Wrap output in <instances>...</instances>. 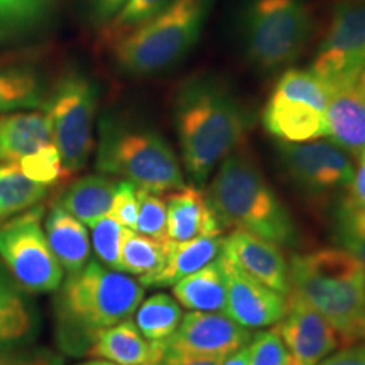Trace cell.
I'll return each mask as SVG.
<instances>
[{
	"instance_id": "cell-38",
	"label": "cell",
	"mask_w": 365,
	"mask_h": 365,
	"mask_svg": "<svg viewBox=\"0 0 365 365\" xmlns=\"http://www.w3.org/2000/svg\"><path fill=\"white\" fill-rule=\"evenodd\" d=\"M139 202H137V186L130 181H120L117 185L110 215L124 228L135 230Z\"/></svg>"
},
{
	"instance_id": "cell-48",
	"label": "cell",
	"mask_w": 365,
	"mask_h": 365,
	"mask_svg": "<svg viewBox=\"0 0 365 365\" xmlns=\"http://www.w3.org/2000/svg\"><path fill=\"white\" fill-rule=\"evenodd\" d=\"M362 161H364V164H362V166L365 168V149H364V153H362Z\"/></svg>"
},
{
	"instance_id": "cell-41",
	"label": "cell",
	"mask_w": 365,
	"mask_h": 365,
	"mask_svg": "<svg viewBox=\"0 0 365 365\" xmlns=\"http://www.w3.org/2000/svg\"><path fill=\"white\" fill-rule=\"evenodd\" d=\"M318 365H365V350L362 345H346L339 352L328 355Z\"/></svg>"
},
{
	"instance_id": "cell-27",
	"label": "cell",
	"mask_w": 365,
	"mask_h": 365,
	"mask_svg": "<svg viewBox=\"0 0 365 365\" xmlns=\"http://www.w3.org/2000/svg\"><path fill=\"white\" fill-rule=\"evenodd\" d=\"M49 188L27 178L19 164H0V223L39 205Z\"/></svg>"
},
{
	"instance_id": "cell-20",
	"label": "cell",
	"mask_w": 365,
	"mask_h": 365,
	"mask_svg": "<svg viewBox=\"0 0 365 365\" xmlns=\"http://www.w3.org/2000/svg\"><path fill=\"white\" fill-rule=\"evenodd\" d=\"M88 355L115 365H154L163 359V344L144 339L129 318L100 333Z\"/></svg>"
},
{
	"instance_id": "cell-14",
	"label": "cell",
	"mask_w": 365,
	"mask_h": 365,
	"mask_svg": "<svg viewBox=\"0 0 365 365\" xmlns=\"http://www.w3.org/2000/svg\"><path fill=\"white\" fill-rule=\"evenodd\" d=\"M276 330L284 344L287 365H318L341 344L339 331L322 314L289 299Z\"/></svg>"
},
{
	"instance_id": "cell-34",
	"label": "cell",
	"mask_w": 365,
	"mask_h": 365,
	"mask_svg": "<svg viewBox=\"0 0 365 365\" xmlns=\"http://www.w3.org/2000/svg\"><path fill=\"white\" fill-rule=\"evenodd\" d=\"M49 0H0V36L38 24Z\"/></svg>"
},
{
	"instance_id": "cell-12",
	"label": "cell",
	"mask_w": 365,
	"mask_h": 365,
	"mask_svg": "<svg viewBox=\"0 0 365 365\" xmlns=\"http://www.w3.org/2000/svg\"><path fill=\"white\" fill-rule=\"evenodd\" d=\"M250 339L252 333L225 313L191 312L181 318L170 339L163 341V359L227 357L247 345Z\"/></svg>"
},
{
	"instance_id": "cell-17",
	"label": "cell",
	"mask_w": 365,
	"mask_h": 365,
	"mask_svg": "<svg viewBox=\"0 0 365 365\" xmlns=\"http://www.w3.org/2000/svg\"><path fill=\"white\" fill-rule=\"evenodd\" d=\"M168 237L175 244L198 237H220L223 225L210 203L208 195L198 188H185L168 196Z\"/></svg>"
},
{
	"instance_id": "cell-21",
	"label": "cell",
	"mask_w": 365,
	"mask_h": 365,
	"mask_svg": "<svg viewBox=\"0 0 365 365\" xmlns=\"http://www.w3.org/2000/svg\"><path fill=\"white\" fill-rule=\"evenodd\" d=\"M54 144L46 113H0V163L17 164Z\"/></svg>"
},
{
	"instance_id": "cell-43",
	"label": "cell",
	"mask_w": 365,
	"mask_h": 365,
	"mask_svg": "<svg viewBox=\"0 0 365 365\" xmlns=\"http://www.w3.org/2000/svg\"><path fill=\"white\" fill-rule=\"evenodd\" d=\"M225 357H166L154 365H220Z\"/></svg>"
},
{
	"instance_id": "cell-2",
	"label": "cell",
	"mask_w": 365,
	"mask_h": 365,
	"mask_svg": "<svg viewBox=\"0 0 365 365\" xmlns=\"http://www.w3.org/2000/svg\"><path fill=\"white\" fill-rule=\"evenodd\" d=\"M54 301L56 341L68 355H88L97 336L129 319L143 303L144 286L129 274L90 261L68 274Z\"/></svg>"
},
{
	"instance_id": "cell-23",
	"label": "cell",
	"mask_w": 365,
	"mask_h": 365,
	"mask_svg": "<svg viewBox=\"0 0 365 365\" xmlns=\"http://www.w3.org/2000/svg\"><path fill=\"white\" fill-rule=\"evenodd\" d=\"M118 182L103 175H88L73 181L59 198V207L85 225H95L110 215Z\"/></svg>"
},
{
	"instance_id": "cell-29",
	"label": "cell",
	"mask_w": 365,
	"mask_h": 365,
	"mask_svg": "<svg viewBox=\"0 0 365 365\" xmlns=\"http://www.w3.org/2000/svg\"><path fill=\"white\" fill-rule=\"evenodd\" d=\"M182 318L181 304L170 294H153L135 309V327L144 339L163 344L178 330Z\"/></svg>"
},
{
	"instance_id": "cell-45",
	"label": "cell",
	"mask_w": 365,
	"mask_h": 365,
	"mask_svg": "<svg viewBox=\"0 0 365 365\" xmlns=\"http://www.w3.org/2000/svg\"><path fill=\"white\" fill-rule=\"evenodd\" d=\"M357 88L360 90V93H362L364 97H365V70L360 73V76H359V80H357Z\"/></svg>"
},
{
	"instance_id": "cell-44",
	"label": "cell",
	"mask_w": 365,
	"mask_h": 365,
	"mask_svg": "<svg viewBox=\"0 0 365 365\" xmlns=\"http://www.w3.org/2000/svg\"><path fill=\"white\" fill-rule=\"evenodd\" d=\"M220 365H249V346H242L237 352L227 355Z\"/></svg>"
},
{
	"instance_id": "cell-25",
	"label": "cell",
	"mask_w": 365,
	"mask_h": 365,
	"mask_svg": "<svg viewBox=\"0 0 365 365\" xmlns=\"http://www.w3.org/2000/svg\"><path fill=\"white\" fill-rule=\"evenodd\" d=\"M222 249V237H198V239L180 242V244L173 242L164 267L145 286H175L182 277L190 276V274L208 266L210 262L217 261Z\"/></svg>"
},
{
	"instance_id": "cell-13",
	"label": "cell",
	"mask_w": 365,
	"mask_h": 365,
	"mask_svg": "<svg viewBox=\"0 0 365 365\" xmlns=\"http://www.w3.org/2000/svg\"><path fill=\"white\" fill-rule=\"evenodd\" d=\"M220 264L227 279V317L247 330L279 323L287 312V296L271 289L237 266L225 254Z\"/></svg>"
},
{
	"instance_id": "cell-47",
	"label": "cell",
	"mask_w": 365,
	"mask_h": 365,
	"mask_svg": "<svg viewBox=\"0 0 365 365\" xmlns=\"http://www.w3.org/2000/svg\"><path fill=\"white\" fill-rule=\"evenodd\" d=\"M95 365H115V364H110V362H105V360H98V362H95Z\"/></svg>"
},
{
	"instance_id": "cell-28",
	"label": "cell",
	"mask_w": 365,
	"mask_h": 365,
	"mask_svg": "<svg viewBox=\"0 0 365 365\" xmlns=\"http://www.w3.org/2000/svg\"><path fill=\"white\" fill-rule=\"evenodd\" d=\"M44 102L38 73L27 66H0V113L43 108Z\"/></svg>"
},
{
	"instance_id": "cell-32",
	"label": "cell",
	"mask_w": 365,
	"mask_h": 365,
	"mask_svg": "<svg viewBox=\"0 0 365 365\" xmlns=\"http://www.w3.org/2000/svg\"><path fill=\"white\" fill-rule=\"evenodd\" d=\"M173 2L175 0H127L120 12L107 24L105 39L113 44L115 41L124 38L125 34H129L130 31L156 17Z\"/></svg>"
},
{
	"instance_id": "cell-5",
	"label": "cell",
	"mask_w": 365,
	"mask_h": 365,
	"mask_svg": "<svg viewBox=\"0 0 365 365\" xmlns=\"http://www.w3.org/2000/svg\"><path fill=\"white\" fill-rule=\"evenodd\" d=\"M97 170L156 195L185 188L180 159L170 143L158 130L120 117L100 122Z\"/></svg>"
},
{
	"instance_id": "cell-35",
	"label": "cell",
	"mask_w": 365,
	"mask_h": 365,
	"mask_svg": "<svg viewBox=\"0 0 365 365\" xmlns=\"http://www.w3.org/2000/svg\"><path fill=\"white\" fill-rule=\"evenodd\" d=\"M124 227L112 215L103 217L95 225H91V245L95 254L103 266L118 271L120 266V244Z\"/></svg>"
},
{
	"instance_id": "cell-22",
	"label": "cell",
	"mask_w": 365,
	"mask_h": 365,
	"mask_svg": "<svg viewBox=\"0 0 365 365\" xmlns=\"http://www.w3.org/2000/svg\"><path fill=\"white\" fill-rule=\"evenodd\" d=\"M46 240L63 271L75 274L90 262V239L83 223L59 205L46 217Z\"/></svg>"
},
{
	"instance_id": "cell-11",
	"label": "cell",
	"mask_w": 365,
	"mask_h": 365,
	"mask_svg": "<svg viewBox=\"0 0 365 365\" xmlns=\"http://www.w3.org/2000/svg\"><path fill=\"white\" fill-rule=\"evenodd\" d=\"M279 161L298 188L322 196L346 188L355 176L354 164L331 143H279Z\"/></svg>"
},
{
	"instance_id": "cell-10",
	"label": "cell",
	"mask_w": 365,
	"mask_h": 365,
	"mask_svg": "<svg viewBox=\"0 0 365 365\" xmlns=\"http://www.w3.org/2000/svg\"><path fill=\"white\" fill-rule=\"evenodd\" d=\"M365 70V0H341L318 46L312 71L335 91Z\"/></svg>"
},
{
	"instance_id": "cell-31",
	"label": "cell",
	"mask_w": 365,
	"mask_h": 365,
	"mask_svg": "<svg viewBox=\"0 0 365 365\" xmlns=\"http://www.w3.org/2000/svg\"><path fill=\"white\" fill-rule=\"evenodd\" d=\"M335 235L341 249L352 254L365 269V208L341 200L335 213Z\"/></svg>"
},
{
	"instance_id": "cell-19",
	"label": "cell",
	"mask_w": 365,
	"mask_h": 365,
	"mask_svg": "<svg viewBox=\"0 0 365 365\" xmlns=\"http://www.w3.org/2000/svg\"><path fill=\"white\" fill-rule=\"evenodd\" d=\"M327 135L331 144L352 156L365 149V97L357 85L333 91L325 112Z\"/></svg>"
},
{
	"instance_id": "cell-7",
	"label": "cell",
	"mask_w": 365,
	"mask_h": 365,
	"mask_svg": "<svg viewBox=\"0 0 365 365\" xmlns=\"http://www.w3.org/2000/svg\"><path fill=\"white\" fill-rule=\"evenodd\" d=\"M312 27L307 0H247L242 17L244 49L259 70H281L299 58Z\"/></svg>"
},
{
	"instance_id": "cell-16",
	"label": "cell",
	"mask_w": 365,
	"mask_h": 365,
	"mask_svg": "<svg viewBox=\"0 0 365 365\" xmlns=\"http://www.w3.org/2000/svg\"><path fill=\"white\" fill-rule=\"evenodd\" d=\"M39 325L38 307L31 293L17 284L0 261V352L33 345Z\"/></svg>"
},
{
	"instance_id": "cell-30",
	"label": "cell",
	"mask_w": 365,
	"mask_h": 365,
	"mask_svg": "<svg viewBox=\"0 0 365 365\" xmlns=\"http://www.w3.org/2000/svg\"><path fill=\"white\" fill-rule=\"evenodd\" d=\"M276 93L282 97L301 102L309 107L317 108V110L327 112L328 103L333 95V90L314 73L303 71V70H287L284 75L277 81Z\"/></svg>"
},
{
	"instance_id": "cell-3",
	"label": "cell",
	"mask_w": 365,
	"mask_h": 365,
	"mask_svg": "<svg viewBox=\"0 0 365 365\" xmlns=\"http://www.w3.org/2000/svg\"><path fill=\"white\" fill-rule=\"evenodd\" d=\"M289 266L287 299L322 314L339 331L341 345L357 341L365 318V269L341 247L294 254Z\"/></svg>"
},
{
	"instance_id": "cell-1",
	"label": "cell",
	"mask_w": 365,
	"mask_h": 365,
	"mask_svg": "<svg viewBox=\"0 0 365 365\" xmlns=\"http://www.w3.org/2000/svg\"><path fill=\"white\" fill-rule=\"evenodd\" d=\"M175 122L186 171L203 185L242 143L247 115L235 93L210 75L191 76L176 91Z\"/></svg>"
},
{
	"instance_id": "cell-6",
	"label": "cell",
	"mask_w": 365,
	"mask_h": 365,
	"mask_svg": "<svg viewBox=\"0 0 365 365\" xmlns=\"http://www.w3.org/2000/svg\"><path fill=\"white\" fill-rule=\"evenodd\" d=\"M213 0H175L156 17L113 43L120 70L153 75L175 66L198 43Z\"/></svg>"
},
{
	"instance_id": "cell-46",
	"label": "cell",
	"mask_w": 365,
	"mask_h": 365,
	"mask_svg": "<svg viewBox=\"0 0 365 365\" xmlns=\"http://www.w3.org/2000/svg\"><path fill=\"white\" fill-rule=\"evenodd\" d=\"M357 340H365V318H364L362 325L359 327V331H357Z\"/></svg>"
},
{
	"instance_id": "cell-24",
	"label": "cell",
	"mask_w": 365,
	"mask_h": 365,
	"mask_svg": "<svg viewBox=\"0 0 365 365\" xmlns=\"http://www.w3.org/2000/svg\"><path fill=\"white\" fill-rule=\"evenodd\" d=\"M173 294L181 307L198 313L227 312V279L220 259L210 262L173 286Z\"/></svg>"
},
{
	"instance_id": "cell-49",
	"label": "cell",
	"mask_w": 365,
	"mask_h": 365,
	"mask_svg": "<svg viewBox=\"0 0 365 365\" xmlns=\"http://www.w3.org/2000/svg\"><path fill=\"white\" fill-rule=\"evenodd\" d=\"M80 365H95V362H85V364H80Z\"/></svg>"
},
{
	"instance_id": "cell-50",
	"label": "cell",
	"mask_w": 365,
	"mask_h": 365,
	"mask_svg": "<svg viewBox=\"0 0 365 365\" xmlns=\"http://www.w3.org/2000/svg\"><path fill=\"white\" fill-rule=\"evenodd\" d=\"M362 346H364V350H365V344H362Z\"/></svg>"
},
{
	"instance_id": "cell-33",
	"label": "cell",
	"mask_w": 365,
	"mask_h": 365,
	"mask_svg": "<svg viewBox=\"0 0 365 365\" xmlns=\"http://www.w3.org/2000/svg\"><path fill=\"white\" fill-rule=\"evenodd\" d=\"M137 213L135 232L158 242H171L168 237V212L166 203L156 193H150L143 188H137Z\"/></svg>"
},
{
	"instance_id": "cell-18",
	"label": "cell",
	"mask_w": 365,
	"mask_h": 365,
	"mask_svg": "<svg viewBox=\"0 0 365 365\" xmlns=\"http://www.w3.org/2000/svg\"><path fill=\"white\" fill-rule=\"evenodd\" d=\"M262 124L282 143H308L327 135L325 113L272 91L264 108Z\"/></svg>"
},
{
	"instance_id": "cell-26",
	"label": "cell",
	"mask_w": 365,
	"mask_h": 365,
	"mask_svg": "<svg viewBox=\"0 0 365 365\" xmlns=\"http://www.w3.org/2000/svg\"><path fill=\"white\" fill-rule=\"evenodd\" d=\"M171 244L173 242H158L124 228L118 271L137 277V281L145 286L164 267Z\"/></svg>"
},
{
	"instance_id": "cell-42",
	"label": "cell",
	"mask_w": 365,
	"mask_h": 365,
	"mask_svg": "<svg viewBox=\"0 0 365 365\" xmlns=\"http://www.w3.org/2000/svg\"><path fill=\"white\" fill-rule=\"evenodd\" d=\"M349 191H346L345 200H349L350 203L357 205V207L365 208V168L362 166L355 173L352 182H350Z\"/></svg>"
},
{
	"instance_id": "cell-9",
	"label": "cell",
	"mask_w": 365,
	"mask_h": 365,
	"mask_svg": "<svg viewBox=\"0 0 365 365\" xmlns=\"http://www.w3.org/2000/svg\"><path fill=\"white\" fill-rule=\"evenodd\" d=\"M43 215L44 207L36 205L0 223V261L31 294L56 291L65 272L46 240Z\"/></svg>"
},
{
	"instance_id": "cell-15",
	"label": "cell",
	"mask_w": 365,
	"mask_h": 365,
	"mask_svg": "<svg viewBox=\"0 0 365 365\" xmlns=\"http://www.w3.org/2000/svg\"><path fill=\"white\" fill-rule=\"evenodd\" d=\"M222 254L262 284L289 294V266L279 245L250 232L234 230L223 239Z\"/></svg>"
},
{
	"instance_id": "cell-39",
	"label": "cell",
	"mask_w": 365,
	"mask_h": 365,
	"mask_svg": "<svg viewBox=\"0 0 365 365\" xmlns=\"http://www.w3.org/2000/svg\"><path fill=\"white\" fill-rule=\"evenodd\" d=\"M63 355L46 346H21L0 352V365H63Z\"/></svg>"
},
{
	"instance_id": "cell-4",
	"label": "cell",
	"mask_w": 365,
	"mask_h": 365,
	"mask_svg": "<svg viewBox=\"0 0 365 365\" xmlns=\"http://www.w3.org/2000/svg\"><path fill=\"white\" fill-rule=\"evenodd\" d=\"M208 200L223 227L250 232L279 247L294 244L298 230L289 210L247 154L232 153L223 159Z\"/></svg>"
},
{
	"instance_id": "cell-8",
	"label": "cell",
	"mask_w": 365,
	"mask_h": 365,
	"mask_svg": "<svg viewBox=\"0 0 365 365\" xmlns=\"http://www.w3.org/2000/svg\"><path fill=\"white\" fill-rule=\"evenodd\" d=\"M97 105V86L78 70L66 71L46 98L43 110L51 122L54 145L66 173L83 170L93 153Z\"/></svg>"
},
{
	"instance_id": "cell-40",
	"label": "cell",
	"mask_w": 365,
	"mask_h": 365,
	"mask_svg": "<svg viewBox=\"0 0 365 365\" xmlns=\"http://www.w3.org/2000/svg\"><path fill=\"white\" fill-rule=\"evenodd\" d=\"M127 0H86V7L95 24H108L120 12Z\"/></svg>"
},
{
	"instance_id": "cell-36",
	"label": "cell",
	"mask_w": 365,
	"mask_h": 365,
	"mask_svg": "<svg viewBox=\"0 0 365 365\" xmlns=\"http://www.w3.org/2000/svg\"><path fill=\"white\" fill-rule=\"evenodd\" d=\"M17 164H19L22 173L27 178L48 186H53L66 173L65 168H63L58 148L54 144L38 150V153L29 154Z\"/></svg>"
},
{
	"instance_id": "cell-37",
	"label": "cell",
	"mask_w": 365,
	"mask_h": 365,
	"mask_svg": "<svg viewBox=\"0 0 365 365\" xmlns=\"http://www.w3.org/2000/svg\"><path fill=\"white\" fill-rule=\"evenodd\" d=\"M249 365H287V355L276 327L259 333L249 345Z\"/></svg>"
}]
</instances>
